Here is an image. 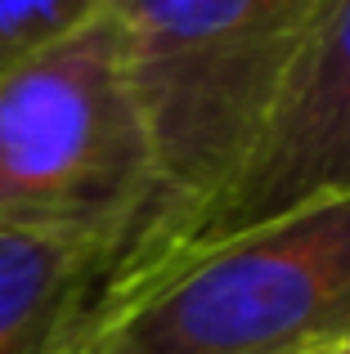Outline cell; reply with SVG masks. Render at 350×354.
I'll return each mask as SVG.
<instances>
[{"mask_svg": "<svg viewBox=\"0 0 350 354\" xmlns=\"http://www.w3.org/2000/svg\"><path fill=\"white\" fill-rule=\"evenodd\" d=\"M328 0H108L158 175L122 265L171 247L243 166Z\"/></svg>", "mask_w": 350, "mask_h": 354, "instance_id": "6da1fadb", "label": "cell"}, {"mask_svg": "<svg viewBox=\"0 0 350 354\" xmlns=\"http://www.w3.org/2000/svg\"><path fill=\"white\" fill-rule=\"evenodd\" d=\"M350 346V193L108 278L63 354H306Z\"/></svg>", "mask_w": 350, "mask_h": 354, "instance_id": "7a4b0ae2", "label": "cell"}, {"mask_svg": "<svg viewBox=\"0 0 350 354\" xmlns=\"http://www.w3.org/2000/svg\"><path fill=\"white\" fill-rule=\"evenodd\" d=\"M158 175L108 14L0 72V229L131 242Z\"/></svg>", "mask_w": 350, "mask_h": 354, "instance_id": "3957f363", "label": "cell"}, {"mask_svg": "<svg viewBox=\"0 0 350 354\" xmlns=\"http://www.w3.org/2000/svg\"><path fill=\"white\" fill-rule=\"evenodd\" d=\"M337 193H350V0L324 5L256 144L207 211L162 256L117 265L113 278H144Z\"/></svg>", "mask_w": 350, "mask_h": 354, "instance_id": "277c9868", "label": "cell"}, {"mask_svg": "<svg viewBox=\"0 0 350 354\" xmlns=\"http://www.w3.org/2000/svg\"><path fill=\"white\" fill-rule=\"evenodd\" d=\"M126 242L0 229V354H63Z\"/></svg>", "mask_w": 350, "mask_h": 354, "instance_id": "5b68a950", "label": "cell"}, {"mask_svg": "<svg viewBox=\"0 0 350 354\" xmlns=\"http://www.w3.org/2000/svg\"><path fill=\"white\" fill-rule=\"evenodd\" d=\"M99 9L104 0H0V72L68 36Z\"/></svg>", "mask_w": 350, "mask_h": 354, "instance_id": "8992f818", "label": "cell"}, {"mask_svg": "<svg viewBox=\"0 0 350 354\" xmlns=\"http://www.w3.org/2000/svg\"><path fill=\"white\" fill-rule=\"evenodd\" d=\"M306 354H350V346H328V350H306Z\"/></svg>", "mask_w": 350, "mask_h": 354, "instance_id": "52a82bcc", "label": "cell"}]
</instances>
